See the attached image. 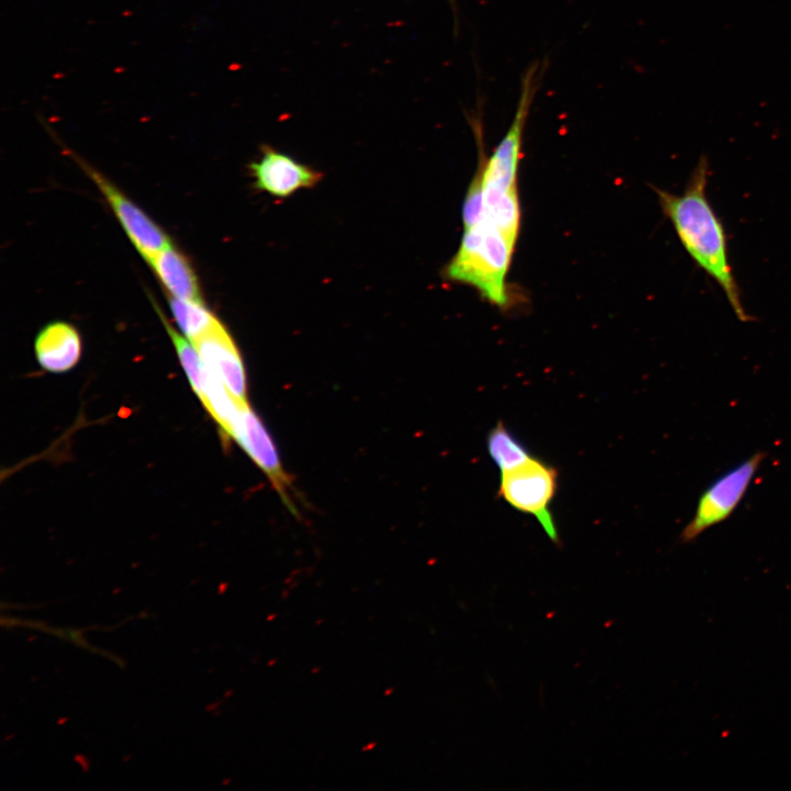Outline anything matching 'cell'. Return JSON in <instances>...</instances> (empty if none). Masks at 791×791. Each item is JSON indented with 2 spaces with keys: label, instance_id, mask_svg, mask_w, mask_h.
I'll return each mask as SVG.
<instances>
[{
  "label": "cell",
  "instance_id": "cell-4",
  "mask_svg": "<svg viewBox=\"0 0 791 791\" xmlns=\"http://www.w3.org/2000/svg\"><path fill=\"white\" fill-rule=\"evenodd\" d=\"M76 159L103 194L127 237L145 260L171 244L161 227L107 177L81 159Z\"/></svg>",
  "mask_w": 791,
  "mask_h": 791
},
{
  "label": "cell",
  "instance_id": "cell-8",
  "mask_svg": "<svg viewBox=\"0 0 791 791\" xmlns=\"http://www.w3.org/2000/svg\"><path fill=\"white\" fill-rule=\"evenodd\" d=\"M81 338L75 326L64 321L45 325L37 334L34 350L40 366L49 372L74 368L81 356Z\"/></svg>",
  "mask_w": 791,
  "mask_h": 791
},
{
  "label": "cell",
  "instance_id": "cell-6",
  "mask_svg": "<svg viewBox=\"0 0 791 791\" xmlns=\"http://www.w3.org/2000/svg\"><path fill=\"white\" fill-rule=\"evenodd\" d=\"M231 438L236 441L254 463L269 478L274 488L280 493L283 501L290 506L289 477L285 472L276 446L258 415L252 410L248 402L243 403Z\"/></svg>",
  "mask_w": 791,
  "mask_h": 791
},
{
  "label": "cell",
  "instance_id": "cell-12",
  "mask_svg": "<svg viewBox=\"0 0 791 791\" xmlns=\"http://www.w3.org/2000/svg\"><path fill=\"white\" fill-rule=\"evenodd\" d=\"M450 1L454 2V0H450Z\"/></svg>",
  "mask_w": 791,
  "mask_h": 791
},
{
  "label": "cell",
  "instance_id": "cell-11",
  "mask_svg": "<svg viewBox=\"0 0 791 791\" xmlns=\"http://www.w3.org/2000/svg\"><path fill=\"white\" fill-rule=\"evenodd\" d=\"M169 307L182 334L190 341L202 336L219 319L204 305L203 301H192L169 297Z\"/></svg>",
  "mask_w": 791,
  "mask_h": 791
},
{
  "label": "cell",
  "instance_id": "cell-2",
  "mask_svg": "<svg viewBox=\"0 0 791 791\" xmlns=\"http://www.w3.org/2000/svg\"><path fill=\"white\" fill-rule=\"evenodd\" d=\"M557 490V469L532 456L523 464L501 472L498 494L516 511L535 516L548 538L559 545L557 526L550 512Z\"/></svg>",
  "mask_w": 791,
  "mask_h": 791
},
{
  "label": "cell",
  "instance_id": "cell-10",
  "mask_svg": "<svg viewBox=\"0 0 791 791\" xmlns=\"http://www.w3.org/2000/svg\"><path fill=\"white\" fill-rule=\"evenodd\" d=\"M487 450L500 472L532 457L527 447L501 421L487 435Z\"/></svg>",
  "mask_w": 791,
  "mask_h": 791
},
{
  "label": "cell",
  "instance_id": "cell-5",
  "mask_svg": "<svg viewBox=\"0 0 791 791\" xmlns=\"http://www.w3.org/2000/svg\"><path fill=\"white\" fill-rule=\"evenodd\" d=\"M191 343L208 371L220 380L235 399L247 402L243 359L234 339L221 321L219 320L208 332Z\"/></svg>",
  "mask_w": 791,
  "mask_h": 791
},
{
  "label": "cell",
  "instance_id": "cell-1",
  "mask_svg": "<svg viewBox=\"0 0 791 791\" xmlns=\"http://www.w3.org/2000/svg\"><path fill=\"white\" fill-rule=\"evenodd\" d=\"M709 176V160L701 157L680 194L654 190L687 254L721 288L737 319L748 322L750 316L729 263L727 235L708 199Z\"/></svg>",
  "mask_w": 791,
  "mask_h": 791
},
{
  "label": "cell",
  "instance_id": "cell-9",
  "mask_svg": "<svg viewBox=\"0 0 791 791\" xmlns=\"http://www.w3.org/2000/svg\"><path fill=\"white\" fill-rule=\"evenodd\" d=\"M169 297L202 302L197 275L188 259L172 244L146 259Z\"/></svg>",
  "mask_w": 791,
  "mask_h": 791
},
{
  "label": "cell",
  "instance_id": "cell-3",
  "mask_svg": "<svg viewBox=\"0 0 791 791\" xmlns=\"http://www.w3.org/2000/svg\"><path fill=\"white\" fill-rule=\"evenodd\" d=\"M766 458L757 452L715 479L700 495L692 520L680 534L681 543H690L700 534L728 519L749 488Z\"/></svg>",
  "mask_w": 791,
  "mask_h": 791
},
{
  "label": "cell",
  "instance_id": "cell-7",
  "mask_svg": "<svg viewBox=\"0 0 791 791\" xmlns=\"http://www.w3.org/2000/svg\"><path fill=\"white\" fill-rule=\"evenodd\" d=\"M257 161L249 165L255 188L277 198H287L300 189L312 188L322 174L294 158L264 145Z\"/></svg>",
  "mask_w": 791,
  "mask_h": 791
}]
</instances>
